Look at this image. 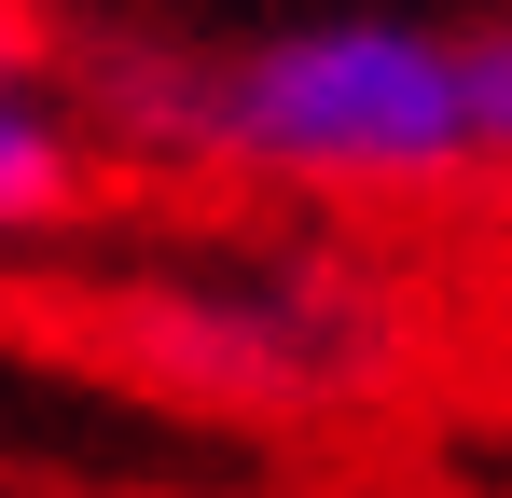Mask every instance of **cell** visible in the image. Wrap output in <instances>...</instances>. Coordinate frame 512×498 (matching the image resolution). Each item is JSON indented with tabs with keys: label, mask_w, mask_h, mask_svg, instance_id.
<instances>
[{
	"label": "cell",
	"mask_w": 512,
	"mask_h": 498,
	"mask_svg": "<svg viewBox=\"0 0 512 498\" xmlns=\"http://www.w3.org/2000/svg\"><path fill=\"white\" fill-rule=\"evenodd\" d=\"M457 97H471V153H512V28L457 42Z\"/></svg>",
	"instance_id": "cell-3"
},
{
	"label": "cell",
	"mask_w": 512,
	"mask_h": 498,
	"mask_svg": "<svg viewBox=\"0 0 512 498\" xmlns=\"http://www.w3.org/2000/svg\"><path fill=\"white\" fill-rule=\"evenodd\" d=\"M180 139L291 166V180H443V166H471V97H457L443 28L319 14V28H263L250 56L194 70Z\"/></svg>",
	"instance_id": "cell-1"
},
{
	"label": "cell",
	"mask_w": 512,
	"mask_h": 498,
	"mask_svg": "<svg viewBox=\"0 0 512 498\" xmlns=\"http://www.w3.org/2000/svg\"><path fill=\"white\" fill-rule=\"evenodd\" d=\"M70 194H84V153H70V125L28 97V70H0V236L56 222Z\"/></svg>",
	"instance_id": "cell-2"
}]
</instances>
